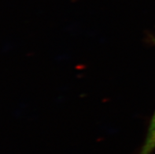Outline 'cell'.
Instances as JSON below:
<instances>
[{
	"label": "cell",
	"instance_id": "obj_1",
	"mask_svg": "<svg viewBox=\"0 0 155 154\" xmlns=\"http://www.w3.org/2000/svg\"><path fill=\"white\" fill-rule=\"evenodd\" d=\"M155 149V112L148 127L144 143L139 154H152Z\"/></svg>",
	"mask_w": 155,
	"mask_h": 154
},
{
	"label": "cell",
	"instance_id": "obj_2",
	"mask_svg": "<svg viewBox=\"0 0 155 154\" xmlns=\"http://www.w3.org/2000/svg\"><path fill=\"white\" fill-rule=\"evenodd\" d=\"M153 41H154V43H155V39H153Z\"/></svg>",
	"mask_w": 155,
	"mask_h": 154
}]
</instances>
